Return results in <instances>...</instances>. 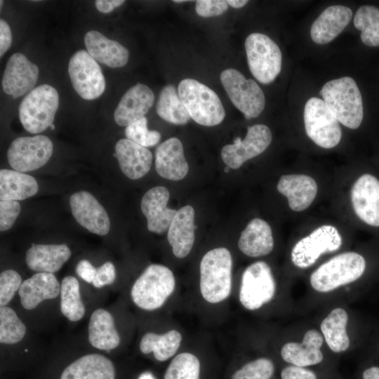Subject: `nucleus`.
<instances>
[{
	"mask_svg": "<svg viewBox=\"0 0 379 379\" xmlns=\"http://www.w3.org/2000/svg\"><path fill=\"white\" fill-rule=\"evenodd\" d=\"M319 94L339 122L351 129L359 128L364 117L363 102L352 78L343 77L329 81L323 86Z\"/></svg>",
	"mask_w": 379,
	"mask_h": 379,
	"instance_id": "obj_1",
	"label": "nucleus"
},
{
	"mask_svg": "<svg viewBox=\"0 0 379 379\" xmlns=\"http://www.w3.org/2000/svg\"><path fill=\"white\" fill-rule=\"evenodd\" d=\"M232 258L224 247L208 251L200 262V291L205 300L218 303L227 299L232 289Z\"/></svg>",
	"mask_w": 379,
	"mask_h": 379,
	"instance_id": "obj_2",
	"label": "nucleus"
},
{
	"mask_svg": "<svg viewBox=\"0 0 379 379\" xmlns=\"http://www.w3.org/2000/svg\"><path fill=\"white\" fill-rule=\"evenodd\" d=\"M178 95L189 115L197 124L213 126L220 124L225 111L218 95L205 84L193 79L182 80Z\"/></svg>",
	"mask_w": 379,
	"mask_h": 379,
	"instance_id": "obj_3",
	"label": "nucleus"
},
{
	"mask_svg": "<svg viewBox=\"0 0 379 379\" xmlns=\"http://www.w3.org/2000/svg\"><path fill=\"white\" fill-rule=\"evenodd\" d=\"M175 286L172 271L164 265L152 264L134 282L131 291V299L140 309L152 311L165 303Z\"/></svg>",
	"mask_w": 379,
	"mask_h": 379,
	"instance_id": "obj_4",
	"label": "nucleus"
},
{
	"mask_svg": "<svg viewBox=\"0 0 379 379\" xmlns=\"http://www.w3.org/2000/svg\"><path fill=\"white\" fill-rule=\"evenodd\" d=\"M364 258L346 252L320 265L311 275L310 284L317 291L326 293L359 279L366 270Z\"/></svg>",
	"mask_w": 379,
	"mask_h": 379,
	"instance_id": "obj_5",
	"label": "nucleus"
},
{
	"mask_svg": "<svg viewBox=\"0 0 379 379\" xmlns=\"http://www.w3.org/2000/svg\"><path fill=\"white\" fill-rule=\"evenodd\" d=\"M59 105L56 89L48 84L35 87L21 101L19 118L23 128L31 133L45 131L52 124Z\"/></svg>",
	"mask_w": 379,
	"mask_h": 379,
	"instance_id": "obj_6",
	"label": "nucleus"
},
{
	"mask_svg": "<svg viewBox=\"0 0 379 379\" xmlns=\"http://www.w3.org/2000/svg\"><path fill=\"white\" fill-rule=\"evenodd\" d=\"M249 69L260 83L272 82L281 72V52L278 45L265 34L253 32L245 41Z\"/></svg>",
	"mask_w": 379,
	"mask_h": 379,
	"instance_id": "obj_7",
	"label": "nucleus"
},
{
	"mask_svg": "<svg viewBox=\"0 0 379 379\" xmlns=\"http://www.w3.org/2000/svg\"><path fill=\"white\" fill-rule=\"evenodd\" d=\"M220 81L232 104L246 119L255 118L263 111L265 95L254 80L247 79L238 70L229 68L221 72Z\"/></svg>",
	"mask_w": 379,
	"mask_h": 379,
	"instance_id": "obj_8",
	"label": "nucleus"
},
{
	"mask_svg": "<svg viewBox=\"0 0 379 379\" xmlns=\"http://www.w3.org/2000/svg\"><path fill=\"white\" fill-rule=\"evenodd\" d=\"M303 117L306 133L317 145L330 149L339 143L342 136L339 121L323 100L310 98Z\"/></svg>",
	"mask_w": 379,
	"mask_h": 379,
	"instance_id": "obj_9",
	"label": "nucleus"
},
{
	"mask_svg": "<svg viewBox=\"0 0 379 379\" xmlns=\"http://www.w3.org/2000/svg\"><path fill=\"white\" fill-rule=\"evenodd\" d=\"M276 291V284L270 266L263 261L255 262L244 270L239 289L241 304L255 310L270 302Z\"/></svg>",
	"mask_w": 379,
	"mask_h": 379,
	"instance_id": "obj_10",
	"label": "nucleus"
},
{
	"mask_svg": "<svg viewBox=\"0 0 379 379\" xmlns=\"http://www.w3.org/2000/svg\"><path fill=\"white\" fill-rule=\"evenodd\" d=\"M68 73L74 89L80 97L91 100L105 90V79L97 61L85 50H79L69 60Z\"/></svg>",
	"mask_w": 379,
	"mask_h": 379,
	"instance_id": "obj_11",
	"label": "nucleus"
},
{
	"mask_svg": "<svg viewBox=\"0 0 379 379\" xmlns=\"http://www.w3.org/2000/svg\"><path fill=\"white\" fill-rule=\"evenodd\" d=\"M53 151V142L46 135L20 137L11 143L7 158L13 170L28 172L44 166L50 159Z\"/></svg>",
	"mask_w": 379,
	"mask_h": 379,
	"instance_id": "obj_12",
	"label": "nucleus"
},
{
	"mask_svg": "<svg viewBox=\"0 0 379 379\" xmlns=\"http://www.w3.org/2000/svg\"><path fill=\"white\" fill-rule=\"evenodd\" d=\"M342 242V237L335 227L322 225L295 244L291 251V260L298 267H310L321 254L339 249Z\"/></svg>",
	"mask_w": 379,
	"mask_h": 379,
	"instance_id": "obj_13",
	"label": "nucleus"
},
{
	"mask_svg": "<svg viewBox=\"0 0 379 379\" xmlns=\"http://www.w3.org/2000/svg\"><path fill=\"white\" fill-rule=\"evenodd\" d=\"M272 133L263 124L248 126L244 140L237 138L233 144L225 145L221 150L223 162L232 169H237L248 159L262 153L270 145Z\"/></svg>",
	"mask_w": 379,
	"mask_h": 379,
	"instance_id": "obj_14",
	"label": "nucleus"
},
{
	"mask_svg": "<svg viewBox=\"0 0 379 379\" xmlns=\"http://www.w3.org/2000/svg\"><path fill=\"white\" fill-rule=\"evenodd\" d=\"M39 70L36 65L20 53H13L8 60L2 78L4 91L13 98L29 93L36 84Z\"/></svg>",
	"mask_w": 379,
	"mask_h": 379,
	"instance_id": "obj_15",
	"label": "nucleus"
},
{
	"mask_svg": "<svg viewBox=\"0 0 379 379\" xmlns=\"http://www.w3.org/2000/svg\"><path fill=\"white\" fill-rule=\"evenodd\" d=\"M72 213L82 227L100 236L106 235L110 228L107 213L95 197L87 191L74 193L69 199Z\"/></svg>",
	"mask_w": 379,
	"mask_h": 379,
	"instance_id": "obj_16",
	"label": "nucleus"
},
{
	"mask_svg": "<svg viewBox=\"0 0 379 379\" xmlns=\"http://www.w3.org/2000/svg\"><path fill=\"white\" fill-rule=\"evenodd\" d=\"M355 213L363 222L379 227V180L371 174L361 175L351 190Z\"/></svg>",
	"mask_w": 379,
	"mask_h": 379,
	"instance_id": "obj_17",
	"label": "nucleus"
},
{
	"mask_svg": "<svg viewBox=\"0 0 379 379\" xmlns=\"http://www.w3.org/2000/svg\"><path fill=\"white\" fill-rule=\"evenodd\" d=\"M154 102V94L147 86L138 83L122 96L114 112L115 122L128 126L145 117Z\"/></svg>",
	"mask_w": 379,
	"mask_h": 379,
	"instance_id": "obj_18",
	"label": "nucleus"
},
{
	"mask_svg": "<svg viewBox=\"0 0 379 379\" xmlns=\"http://www.w3.org/2000/svg\"><path fill=\"white\" fill-rule=\"evenodd\" d=\"M169 196V191L163 186L152 187L143 195L140 206L149 231L163 234L168 230L177 212L167 207Z\"/></svg>",
	"mask_w": 379,
	"mask_h": 379,
	"instance_id": "obj_19",
	"label": "nucleus"
},
{
	"mask_svg": "<svg viewBox=\"0 0 379 379\" xmlns=\"http://www.w3.org/2000/svg\"><path fill=\"white\" fill-rule=\"evenodd\" d=\"M155 168L162 178L178 181L187 174L189 166L183 146L177 138H170L161 143L155 152Z\"/></svg>",
	"mask_w": 379,
	"mask_h": 379,
	"instance_id": "obj_20",
	"label": "nucleus"
},
{
	"mask_svg": "<svg viewBox=\"0 0 379 379\" xmlns=\"http://www.w3.org/2000/svg\"><path fill=\"white\" fill-rule=\"evenodd\" d=\"M114 156L122 173L132 180L139 179L149 172L153 158L149 149L127 138L117 141Z\"/></svg>",
	"mask_w": 379,
	"mask_h": 379,
	"instance_id": "obj_21",
	"label": "nucleus"
},
{
	"mask_svg": "<svg viewBox=\"0 0 379 379\" xmlns=\"http://www.w3.org/2000/svg\"><path fill=\"white\" fill-rule=\"evenodd\" d=\"M194 210L186 205L177 211L168 230L167 239L173 255L178 258H185L194 243Z\"/></svg>",
	"mask_w": 379,
	"mask_h": 379,
	"instance_id": "obj_22",
	"label": "nucleus"
},
{
	"mask_svg": "<svg viewBox=\"0 0 379 379\" xmlns=\"http://www.w3.org/2000/svg\"><path fill=\"white\" fill-rule=\"evenodd\" d=\"M277 190L287 197L290 208L298 212L310 206L316 197L318 187L309 175H283L278 182Z\"/></svg>",
	"mask_w": 379,
	"mask_h": 379,
	"instance_id": "obj_23",
	"label": "nucleus"
},
{
	"mask_svg": "<svg viewBox=\"0 0 379 379\" xmlns=\"http://www.w3.org/2000/svg\"><path fill=\"white\" fill-rule=\"evenodd\" d=\"M352 18V10L344 6L326 8L314 20L310 36L317 44H326L333 40L348 25Z\"/></svg>",
	"mask_w": 379,
	"mask_h": 379,
	"instance_id": "obj_24",
	"label": "nucleus"
},
{
	"mask_svg": "<svg viewBox=\"0 0 379 379\" xmlns=\"http://www.w3.org/2000/svg\"><path fill=\"white\" fill-rule=\"evenodd\" d=\"M60 284L53 274L37 272L25 280L18 291L23 308L32 310L46 300L55 298Z\"/></svg>",
	"mask_w": 379,
	"mask_h": 379,
	"instance_id": "obj_25",
	"label": "nucleus"
},
{
	"mask_svg": "<svg viewBox=\"0 0 379 379\" xmlns=\"http://www.w3.org/2000/svg\"><path fill=\"white\" fill-rule=\"evenodd\" d=\"M323 337L315 329L307 331L301 343H288L281 348V355L287 363L306 367L321 363L324 359L321 347Z\"/></svg>",
	"mask_w": 379,
	"mask_h": 379,
	"instance_id": "obj_26",
	"label": "nucleus"
},
{
	"mask_svg": "<svg viewBox=\"0 0 379 379\" xmlns=\"http://www.w3.org/2000/svg\"><path fill=\"white\" fill-rule=\"evenodd\" d=\"M84 44L88 53L95 60L109 67H121L128 62V49L118 41L107 38L98 31H88L85 34Z\"/></svg>",
	"mask_w": 379,
	"mask_h": 379,
	"instance_id": "obj_27",
	"label": "nucleus"
},
{
	"mask_svg": "<svg viewBox=\"0 0 379 379\" xmlns=\"http://www.w3.org/2000/svg\"><path fill=\"white\" fill-rule=\"evenodd\" d=\"M71 256V251L62 244H34L25 253L27 267L37 272L53 274L58 272Z\"/></svg>",
	"mask_w": 379,
	"mask_h": 379,
	"instance_id": "obj_28",
	"label": "nucleus"
},
{
	"mask_svg": "<svg viewBox=\"0 0 379 379\" xmlns=\"http://www.w3.org/2000/svg\"><path fill=\"white\" fill-rule=\"evenodd\" d=\"M60 379H115L113 363L98 354L84 355L67 366Z\"/></svg>",
	"mask_w": 379,
	"mask_h": 379,
	"instance_id": "obj_29",
	"label": "nucleus"
},
{
	"mask_svg": "<svg viewBox=\"0 0 379 379\" xmlns=\"http://www.w3.org/2000/svg\"><path fill=\"white\" fill-rule=\"evenodd\" d=\"M238 247L250 257L270 253L274 248V239L269 224L260 218L253 219L241 233Z\"/></svg>",
	"mask_w": 379,
	"mask_h": 379,
	"instance_id": "obj_30",
	"label": "nucleus"
},
{
	"mask_svg": "<svg viewBox=\"0 0 379 379\" xmlns=\"http://www.w3.org/2000/svg\"><path fill=\"white\" fill-rule=\"evenodd\" d=\"M88 338L90 344L98 350H111L118 347L120 337L113 317L108 311L99 308L91 314Z\"/></svg>",
	"mask_w": 379,
	"mask_h": 379,
	"instance_id": "obj_31",
	"label": "nucleus"
},
{
	"mask_svg": "<svg viewBox=\"0 0 379 379\" xmlns=\"http://www.w3.org/2000/svg\"><path fill=\"white\" fill-rule=\"evenodd\" d=\"M37 191L38 184L34 177L15 170L1 169L0 200H23Z\"/></svg>",
	"mask_w": 379,
	"mask_h": 379,
	"instance_id": "obj_32",
	"label": "nucleus"
},
{
	"mask_svg": "<svg viewBox=\"0 0 379 379\" xmlns=\"http://www.w3.org/2000/svg\"><path fill=\"white\" fill-rule=\"evenodd\" d=\"M348 315L343 308H335L322 321L321 330L329 348L334 352H342L350 346L346 331Z\"/></svg>",
	"mask_w": 379,
	"mask_h": 379,
	"instance_id": "obj_33",
	"label": "nucleus"
},
{
	"mask_svg": "<svg viewBox=\"0 0 379 379\" xmlns=\"http://www.w3.org/2000/svg\"><path fill=\"white\" fill-rule=\"evenodd\" d=\"M182 339L181 333L176 330L162 334L148 332L142 335L139 347L143 354L153 352L157 360L164 361L176 353Z\"/></svg>",
	"mask_w": 379,
	"mask_h": 379,
	"instance_id": "obj_34",
	"label": "nucleus"
},
{
	"mask_svg": "<svg viewBox=\"0 0 379 379\" xmlns=\"http://www.w3.org/2000/svg\"><path fill=\"white\" fill-rule=\"evenodd\" d=\"M156 109L162 119L173 124L183 125L191 119L175 87L171 84L161 91Z\"/></svg>",
	"mask_w": 379,
	"mask_h": 379,
	"instance_id": "obj_35",
	"label": "nucleus"
},
{
	"mask_svg": "<svg viewBox=\"0 0 379 379\" xmlns=\"http://www.w3.org/2000/svg\"><path fill=\"white\" fill-rule=\"evenodd\" d=\"M60 311L71 321L81 319L85 314V306L82 302L79 283L73 276L65 277L60 284Z\"/></svg>",
	"mask_w": 379,
	"mask_h": 379,
	"instance_id": "obj_36",
	"label": "nucleus"
},
{
	"mask_svg": "<svg viewBox=\"0 0 379 379\" xmlns=\"http://www.w3.org/2000/svg\"><path fill=\"white\" fill-rule=\"evenodd\" d=\"M354 27L361 30V40L366 46H379V8L364 5L354 16Z\"/></svg>",
	"mask_w": 379,
	"mask_h": 379,
	"instance_id": "obj_37",
	"label": "nucleus"
},
{
	"mask_svg": "<svg viewBox=\"0 0 379 379\" xmlns=\"http://www.w3.org/2000/svg\"><path fill=\"white\" fill-rule=\"evenodd\" d=\"M26 326L15 312L9 307L0 308V342L13 345L20 342L25 335Z\"/></svg>",
	"mask_w": 379,
	"mask_h": 379,
	"instance_id": "obj_38",
	"label": "nucleus"
},
{
	"mask_svg": "<svg viewBox=\"0 0 379 379\" xmlns=\"http://www.w3.org/2000/svg\"><path fill=\"white\" fill-rule=\"evenodd\" d=\"M200 362L192 353L178 354L168 366L164 379H199Z\"/></svg>",
	"mask_w": 379,
	"mask_h": 379,
	"instance_id": "obj_39",
	"label": "nucleus"
},
{
	"mask_svg": "<svg viewBox=\"0 0 379 379\" xmlns=\"http://www.w3.org/2000/svg\"><path fill=\"white\" fill-rule=\"evenodd\" d=\"M125 135L127 139L146 148L156 145L161 139L159 132L148 129L145 117L126 126Z\"/></svg>",
	"mask_w": 379,
	"mask_h": 379,
	"instance_id": "obj_40",
	"label": "nucleus"
},
{
	"mask_svg": "<svg viewBox=\"0 0 379 379\" xmlns=\"http://www.w3.org/2000/svg\"><path fill=\"white\" fill-rule=\"evenodd\" d=\"M274 372V365L270 359L259 358L244 365L232 379H270Z\"/></svg>",
	"mask_w": 379,
	"mask_h": 379,
	"instance_id": "obj_41",
	"label": "nucleus"
},
{
	"mask_svg": "<svg viewBox=\"0 0 379 379\" xmlns=\"http://www.w3.org/2000/svg\"><path fill=\"white\" fill-rule=\"evenodd\" d=\"M20 274L13 270H6L0 274V306L4 307L14 297L22 284Z\"/></svg>",
	"mask_w": 379,
	"mask_h": 379,
	"instance_id": "obj_42",
	"label": "nucleus"
},
{
	"mask_svg": "<svg viewBox=\"0 0 379 379\" xmlns=\"http://www.w3.org/2000/svg\"><path fill=\"white\" fill-rule=\"evenodd\" d=\"M20 213V205L18 201H0V230H8L14 224Z\"/></svg>",
	"mask_w": 379,
	"mask_h": 379,
	"instance_id": "obj_43",
	"label": "nucleus"
},
{
	"mask_svg": "<svg viewBox=\"0 0 379 379\" xmlns=\"http://www.w3.org/2000/svg\"><path fill=\"white\" fill-rule=\"evenodd\" d=\"M195 3L197 13L204 18L220 15L228 9V4L224 0H198Z\"/></svg>",
	"mask_w": 379,
	"mask_h": 379,
	"instance_id": "obj_44",
	"label": "nucleus"
},
{
	"mask_svg": "<svg viewBox=\"0 0 379 379\" xmlns=\"http://www.w3.org/2000/svg\"><path fill=\"white\" fill-rule=\"evenodd\" d=\"M116 279L115 267L111 262H106L97 268L92 284L95 288H102L112 284Z\"/></svg>",
	"mask_w": 379,
	"mask_h": 379,
	"instance_id": "obj_45",
	"label": "nucleus"
},
{
	"mask_svg": "<svg viewBox=\"0 0 379 379\" xmlns=\"http://www.w3.org/2000/svg\"><path fill=\"white\" fill-rule=\"evenodd\" d=\"M281 379H317L316 374L305 367L288 366L281 373Z\"/></svg>",
	"mask_w": 379,
	"mask_h": 379,
	"instance_id": "obj_46",
	"label": "nucleus"
},
{
	"mask_svg": "<svg viewBox=\"0 0 379 379\" xmlns=\"http://www.w3.org/2000/svg\"><path fill=\"white\" fill-rule=\"evenodd\" d=\"M75 270L80 278L89 284H92L97 272V268L88 260L84 259L77 263Z\"/></svg>",
	"mask_w": 379,
	"mask_h": 379,
	"instance_id": "obj_47",
	"label": "nucleus"
},
{
	"mask_svg": "<svg viewBox=\"0 0 379 379\" xmlns=\"http://www.w3.org/2000/svg\"><path fill=\"white\" fill-rule=\"evenodd\" d=\"M12 43V33L8 24L3 19L0 20V56L9 49Z\"/></svg>",
	"mask_w": 379,
	"mask_h": 379,
	"instance_id": "obj_48",
	"label": "nucleus"
},
{
	"mask_svg": "<svg viewBox=\"0 0 379 379\" xmlns=\"http://www.w3.org/2000/svg\"><path fill=\"white\" fill-rule=\"evenodd\" d=\"M125 1L122 0H97L95 5L98 11L103 13H108L115 8L122 5Z\"/></svg>",
	"mask_w": 379,
	"mask_h": 379,
	"instance_id": "obj_49",
	"label": "nucleus"
},
{
	"mask_svg": "<svg viewBox=\"0 0 379 379\" xmlns=\"http://www.w3.org/2000/svg\"><path fill=\"white\" fill-rule=\"evenodd\" d=\"M361 379H379V366L372 365L364 369Z\"/></svg>",
	"mask_w": 379,
	"mask_h": 379,
	"instance_id": "obj_50",
	"label": "nucleus"
},
{
	"mask_svg": "<svg viewBox=\"0 0 379 379\" xmlns=\"http://www.w3.org/2000/svg\"><path fill=\"white\" fill-rule=\"evenodd\" d=\"M248 1L246 0H227V3L230 6L235 8H240L243 6H244Z\"/></svg>",
	"mask_w": 379,
	"mask_h": 379,
	"instance_id": "obj_51",
	"label": "nucleus"
},
{
	"mask_svg": "<svg viewBox=\"0 0 379 379\" xmlns=\"http://www.w3.org/2000/svg\"><path fill=\"white\" fill-rule=\"evenodd\" d=\"M138 379H154V378L150 373L146 372L141 374Z\"/></svg>",
	"mask_w": 379,
	"mask_h": 379,
	"instance_id": "obj_52",
	"label": "nucleus"
},
{
	"mask_svg": "<svg viewBox=\"0 0 379 379\" xmlns=\"http://www.w3.org/2000/svg\"><path fill=\"white\" fill-rule=\"evenodd\" d=\"M173 1L175 2V3H184V2H185L186 1H184V0H180V1L176 0V1Z\"/></svg>",
	"mask_w": 379,
	"mask_h": 379,
	"instance_id": "obj_53",
	"label": "nucleus"
},
{
	"mask_svg": "<svg viewBox=\"0 0 379 379\" xmlns=\"http://www.w3.org/2000/svg\"><path fill=\"white\" fill-rule=\"evenodd\" d=\"M50 127H51V128L52 130H54V129H55V126H54V124H53L50 126Z\"/></svg>",
	"mask_w": 379,
	"mask_h": 379,
	"instance_id": "obj_54",
	"label": "nucleus"
},
{
	"mask_svg": "<svg viewBox=\"0 0 379 379\" xmlns=\"http://www.w3.org/2000/svg\"><path fill=\"white\" fill-rule=\"evenodd\" d=\"M229 170H230V168H229L228 166H227V167L225 168V172H228Z\"/></svg>",
	"mask_w": 379,
	"mask_h": 379,
	"instance_id": "obj_55",
	"label": "nucleus"
},
{
	"mask_svg": "<svg viewBox=\"0 0 379 379\" xmlns=\"http://www.w3.org/2000/svg\"><path fill=\"white\" fill-rule=\"evenodd\" d=\"M0 3H1L0 4H1V8H2V4H3V1H1Z\"/></svg>",
	"mask_w": 379,
	"mask_h": 379,
	"instance_id": "obj_56",
	"label": "nucleus"
}]
</instances>
